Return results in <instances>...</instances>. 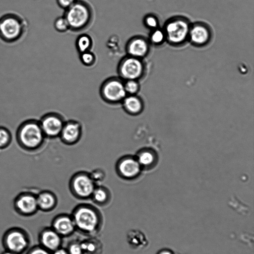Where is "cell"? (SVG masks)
I'll return each mask as SVG.
<instances>
[{
	"label": "cell",
	"instance_id": "obj_23",
	"mask_svg": "<svg viewBox=\"0 0 254 254\" xmlns=\"http://www.w3.org/2000/svg\"><path fill=\"white\" fill-rule=\"evenodd\" d=\"M109 193L103 187L95 188L91 196L93 201L99 205H104L109 199Z\"/></svg>",
	"mask_w": 254,
	"mask_h": 254
},
{
	"label": "cell",
	"instance_id": "obj_20",
	"mask_svg": "<svg viewBox=\"0 0 254 254\" xmlns=\"http://www.w3.org/2000/svg\"><path fill=\"white\" fill-rule=\"evenodd\" d=\"M127 241L134 249H142L147 245L148 241L144 234L137 230H130L127 233Z\"/></svg>",
	"mask_w": 254,
	"mask_h": 254
},
{
	"label": "cell",
	"instance_id": "obj_33",
	"mask_svg": "<svg viewBox=\"0 0 254 254\" xmlns=\"http://www.w3.org/2000/svg\"><path fill=\"white\" fill-rule=\"evenodd\" d=\"M76 0H57L58 5L66 9L71 6Z\"/></svg>",
	"mask_w": 254,
	"mask_h": 254
},
{
	"label": "cell",
	"instance_id": "obj_36",
	"mask_svg": "<svg viewBox=\"0 0 254 254\" xmlns=\"http://www.w3.org/2000/svg\"><path fill=\"white\" fill-rule=\"evenodd\" d=\"M0 254H17L16 253H14L13 252L4 250L3 252H2Z\"/></svg>",
	"mask_w": 254,
	"mask_h": 254
},
{
	"label": "cell",
	"instance_id": "obj_26",
	"mask_svg": "<svg viewBox=\"0 0 254 254\" xmlns=\"http://www.w3.org/2000/svg\"><path fill=\"white\" fill-rule=\"evenodd\" d=\"M124 87L127 95H136L140 86L138 80H127L124 82Z\"/></svg>",
	"mask_w": 254,
	"mask_h": 254
},
{
	"label": "cell",
	"instance_id": "obj_28",
	"mask_svg": "<svg viewBox=\"0 0 254 254\" xmlns=\"http://www.w3.org/2000/svg\"><path fill=\"white\" fill-rule=\"evenodd\" d=\"M10 139L9 131L6 128L0 127V148L7 146L10 141Z\"/></svg>",
	"mask_w": 254,
	"mask_h": 254
},
{
	"label": "cell",
	"instance_id": "obj_9",
	"mask_svg": "<svg viewBox=\"0 0 254 254\" xmlns=\"http://www.w3.org/2000/svg\"><path fill=\"white\" fill-rule=\"evenodd\" d=\"M71 189L74 195L80 199L91 197L95 189L94 181L86 173H79L72 178Z\"/></svg>",
	"mask_w": 254,
	"mask_h": 254
},
{
	"label": "cell",
	"instance_id": "obj_34",
	"mask_svg": "<svg viewBox=\"0 0 254 254\" xmlns=\"http://www.w3.org/2000/svg\"><path fill=\"white\" fill-rule=\"evenodd\" d=\"M52 254H69L66 249L61 247L52 252Z\"/></svg>",
	"mask_w": 254,
	"mask_h": 254
},
{
	"label": "cell",
	"instance_id": "obj_19",
	"mask_svg": "<svg viewBox=\"0 0 254 254\" xmlns=\"http://www.w3.org/2000/svg\"><path fill=\"white\" fill-rule=\"evenodd\" d=\"M125 110L131 114L140 113L143 109L141 99L136 95H127L122 101Z\"/></svg>",
	"mask_w": 254,
	"mask_h": 254
},
{
	"label": "cell",
	"instance_id": "obj_16",
	"mask_svg": "<svg viewBox=\"0 0 254 254\" xmlns=\"http://www.w3.org/2000/svg\"><path fill=\"white\" fill-rule=\"evenodd\" d=\"M141 167L136 158L133 157H123L119 161L118 170L119 174L124 178L133 179L137 177Z\"/></svg>",
	"mask_w": 254,
	"mask_h": 254
},
{
	"label": "cell",
	"instance_id": "obj_21",
	"mask_svg": "<svg viewBox=\"0 0 254 254\" xmlns=\"http://www.w3.org/2000/svg\"><path fill=\"white\" fill-rule=\"evenodd\" d=\"M141 167L150 168L154 166L157 161L155 151L150 149L140 150L136 157Z\"/></svg>",
	"mask_w": 254,
	"mask_h": 254
},
{
	"label": "cell",
	"instance_id": "obj_17",
	"mask_svg": "<svg viewBox=\"0 0 254 254\" xmlns=\"http://www.w3.org/2000/svg\"><path fill=\"white\" fill-rule=\"evenodd\" d=\"M80 134L81 127L79 124L75 122H68L64 124L60 135L64 142L72 144L79 139Z\"/></svg>",
	"mask_w": 254,
	"mask_h": 254
},
{
	"label": "cell",
	"instance_id": "obj_15",
	"mask_svg": "<svg viewBox=\"0 0 254 254\" xmlns=\"http://www.w3.org/2000/svg\"><path fill=\"white\" fill-rule=\"evenodd\" d=\"M39 123L44 135L50 137L60 135L64 125L62 119L54 114L45 116Z\"/></svg>",
	"mask_w": 254,
	"mask_h": 254
},
{
	"label": "cell",
	"instance_id": "obj_14",
	"mask_svg": "<svg viewBox=\"0 0 254 254\" xmlns=\"http://www.w3.org/2000/svg\"><path fill=\"white\" fill-rule=\"evenodd\" d=\"M149 50V42L141 36H135L131 38L126 46V51L128 56L141 59L147 55Z\"/></svg>",
	"mask_w": 254,
	"mask_h": 254
},
{
	"label": "cell",
	"instance_id": "obj_10",
	"mask_svg": "<svg viewBox=\"0 0 254 254\" xmlns=\"http://www.w3.org/2000/svg\"><path fill=\"white\" fill-rule=\"evenodd\" d=\"M37 195L29 192H23L18 194L13 201L15 211L19 215L29 217L38 211Z\"/></svg>",
	"mask_w": 254,
	"mask_h": 254
},
{
	"label": "cell",
	"instance_id": "obj_11",
	"mask_svg": "<svg viewBox=\"0 0 254 254\" xmlns=\"http://www.w3.org/2000/svg\"><path fill=\"white\" fill-rule=\"evenodd\" d=\"M38 238L39 245L51 253L61 247L62 237L51 227L42 229Z\"/></svg>",
	"mask_w": 254,
	"mask_h": 254
},
{
	"label": "cell",
	"instance_id": "obj_31",
	"mask_svg": "<svg viewBox=\"0 0 254 254\" xmlns=\"http://www.w3.org/2000/svg\"><path fill=\"white\" fill-rule=\"evenodd\" d=\"M145 25L150 29H155L157 28L158 26V20L157 18L153 15H147L144 20Z\"/></svg>",
	"mask_w": 254,
	"mask_h": 254
},
{
	"label": "cell",
	"instance_id": "obj_25",
	"mask_svg": "<svg viewBox=\"0 0 254 254\" xmlns=\"http://www.w3.org/2000/svg\"><path fill=\"white\" fill-rule=\"evenodd\" d=\"M153 30L150 36L151 42L156 45L161 44L166 40L163 30L158 28Z\"/></svg>",
	"mask_w": 254,
	"mask_h": 254
},
{
	"label": "cell",
	"instance_id": "obj_22",
	"mask_svg": "<svg viewBox=\"0 0 254 254\" xmlns=\"http://www.w3.org/2000/svg\"><path fill=\"white\" fill-rule=\"evenodd\" d=\"M83 254H99L101 253L102 246L96 239L90 238L81 242Z\"/></svg>",
	"mask_w": 254,
	"mask_h": 254
},
{
	"label": "cell",
	"instance_id": "obj_27",
	"mask_svg": "<svg viewBox=\"0 0 254 254\" xmlns=\"http://www.w3.org/2000/svg\"><path fill=\"white\" fill-rule=\"evenodd\" d=\"M80 59L83 64L86 66H91L95 62V55L89 51L80 53Z\"/></svg>",
	"mask_w": 254,
	"mask_h": 254
},
{
	"label": "cell",
	"instance_id": "obj_7",
	"mask_svg": "<svg viewBox=\"0 0 254 254\" xmlns=\"http://www.w3.org/2000/svg\"><path fill=\"white\" fill-rule=\"evenodd\" d=\"M145 68L142 59L127 55L120 61L118 71L120 78L125 81L138 80L143 76Z\"/></svg>",
	"mask_w": 254,
	"mask_h": 254
},
{
	"label": "cell",
	"instance_id": "obj_2",
	"mask_svg": "<svg viewBox=\"0 0 254 254\" xmlns=\"http://www.w3.org/2000/svg\"><path fill=\"white\" fill-rule=\"evenodd\" d=\"M71 215L76 230L83 234L96 233L99 231L102 224L101 213L91 205L82 204L77 206Z\"/></svg>",
	"mask_w": 254,
	"mask_h": 254
},
{
	"label": "cell",
	"instance_id": "obj_29",
	"mask_svg": "<svg viewBox=\"0 0 254 254\" xmlns=\"http://www.w3.org/2000/svg\"><path fill=\"white\" fill-rule=\"evenodd\" d=\"M55 29L59 32H64L69 29V25L64 16L57 18L54 22Z\"/></svg>",
	"mask_w": 254,
	"mask_h": 254
},
{
	"label": "cell",
	"instance_id": "obj_8",
	"mask_svg": "<svg viewBox=\"0 0 254 254\" xmlns=\"http://www.w3.org/2000/svg\"><path fill=\"white\" fill-rule=\"evenodd\" d=\"M100 93L104 100L111 103L122 102L127 95L124 81L118 77H111L106 80L101 85Z\"/></svg>",
	"mask_w": 254,
	"mask_h": 254
},
{
	"label": "cell",
	"instance_id": "obj_6",
	"mask_svg": "<svg viewBox=\"0 0 254 254\" xmlns=\"http://www.w3.org/2000/svg\"><path fill=\"white\" fill-rule=\"evenodd\" d=\"M17 134L19 143L27 149L38 148L45 135L40 123L33 121L25 122L21 125Z\"/></svg>",
	"mask_w": 254,
	"mask_h": 254
},
{
	"label": "cell",
	"instance_id": "obj_13",
	"mask_svg": "<svg viewBox=\"0 0 254 254\" xmlns=\"http://www.w3.org/2000/svg\"><path fill=\"white\" fill-rule=\"evenodd\" d=\"M51 227L62 238L72 234L76 230L75 226L71 215L61 214L53 219Z\"/></svg>",
	"mask_w": 254,
	"mask_h": 254
},
{
	"label": "cell",
	"instance_id": "obj_3",
	"mask_svg": "<svg viewBox=\"0 0 254 254\" xmlns=\"http://www.w3.org/2000/svg\"><path fill=\"white\" fill-rule=\"evenodd\" d=\"M64 16L69 25V29L78 31L84 29L90 23L92 10L86 2L76 0L65 9Z\"/></svg>",
	"mask_w": 254,
	"mask_h": 254
},
{
	"label": "cell",
	"instance_id": "obj_32",
	"mask_svg": "<svg viewBox=\"0 0 254 254\" xmlns=\"http://www.w3.org/2000/svg\"><path fill=\"white\" fill-rule=\"evenodd\" d=\"M26 254H52V253L40 245H35L29 248Z\"/></svg>",
	"mask_w": 254,
	"mask_h": 254
},
{
	"label": "cell",
	"instance_id": "obj_5",
	"mask_svg": "<svg viewBox=\"0 0 254 254\" xmlns=\"http://www.w3.org/2000/svg\"><path fill=\"white\" fill-rule=\"evenodd\" d=\"M190 24L185 18L175 17L166 22L163 29L166 40L173 45H180L189 38Z\"/></svg>",
	"mask_w": 254,
	"mask_h": 254
},
{
	"label": "cell",
	"instance_id": "obj_30",
	"mask_svg": "<svg viewBox=\"0 0 254 254\" xmlns=\"http://www.w3.org/2000/svg\"><path fill=\"white\" fill-rule=\"evenodd\" d=\"M66 250L69 254H83L81 242L79 241L70 242Z\"/></svg>",
	"mask_w": 254,
	"mask_h": 254
},
{
	"label": "cell",
	"instance_id": "obj_18",
	"mask_svg": "<svg viewBox=\"0 0 254 254\" xmlns=\"http://www.w3.org/2000/svg\"><path fill=\"white\" fill-rule=\"evenodd\" d=\"M38 209L44 212L53 210L57 203L56 196L48 191H44L36 195Z\"/></svg>",
	"mask_w": 254,
	"mask_h": 254
},
{
	"label": "cell",
	"instance_id": "obj_24",
	"mask_svg": "<svg viewBox=\"0 0 254 254\" xmlns=\"http://www.w3.org/2000/svg\"><path fill=\"white\" fill-rule=\"evenodd\" d=\"M92 44L91 38L89 36L86 34L79 36L76 42V48L80 53L89 51Z\"/></svg>",
	"mask_w": 254,
	"mask_h": 254
},
{
	"label": "cell",
	"instance_id": "obj_1",
	"mask_svg": "<svg viewBox=\"0 0 254 254\" xmlns=\"http://www.w3.org/2000/svg\"><path fill=\"white\" fill-rule=\"evenodd\" d=\"M29 28L27 20L22 15L13 12L4 13L0 16V40L12 44L23 39Z\"/></svg>",
	"mask_w": 254,
	"mask_h": 254
},
{
	"label": "cell",
	"instance_id": "obj_12",
	"mask_svg": "<svg viewBox=\"0 0 254 254\" xmlns=\"http://www.w3.org/2000/svg\"><path fill=\"white\" fill-rule=\"evenodd\" d=\"M211 37V31L206 24L196 23L190 25L188 39L194 45L205 46L209 42Z\"/></svg>",
	"mask_w": 254,
	"mask_h": 254
},
{
	"label": "cell",
	"instance_id": "obj_35",
	"mask_svg": "<svg viewBox=\"0 0 254 254\" xmlns=\"http://www.w3.org/2000/svg\"><path fill=\"white\" fill-rule=\"evenodd\" d=\"M157 254H174L173 252L169 250H162Z\"/></svg>",
	"mask_w": 254,
	"mask_h": 254
},
{
	"label": "cell",
	"instance_id": "obj_4",
	"mask_svg": "<svg viewBox=\"0 0 254 254\" xmlns=\"http://www.w3.org/2000/svg\"><path fill=\"white\" fill-rule=\"evenodd\" d=\"M1 243L4 250L22 254L30 248L31 240L26 230L19 227H13L5 231Z\"/></svg>",
	"mask_w": 254,
	"mask_h": 254
}]
</instances>
